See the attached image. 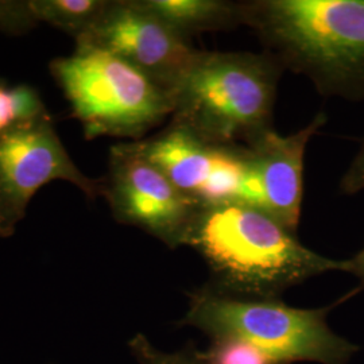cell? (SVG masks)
<instances>
[{
    "label": "cell",
    "instance_id": "obj_4",
    "mask_svg": "<svg viewBox=\"0 0 364 364\" xmlns=\"http://www.w3.org/2000/svg\"><path fill=\"white\" fill-rule=\"evenodd\" d=\"M318 309L289 306L279 299H237L207 285L189 293L180 326H195L216 338H237L278 360L347 364L359 347L336 335L326 323L331 309L353 296Z\"/></svg>",
    "mask_w": 364,
    "mask_h": 364
},
{
    "label": "cell",
    "instance_id": "obj_16",
    "mask_svg": "<svg viewBox=\"0 0 364 364\" xmlns=\"http://www.w3.org/2000/svg\"><path fill=\"white\" fill-rule=\"evenodd\" d=\"M37 26L34 22L28 1H0V28L6 33L22 34Z\"/></svg>",
    "mask_w": 364,
    "mask_h": 364
},
{
    "label": "cell",
    "instance_id": "obj_14",
    "mask_svg": "<svg viewBox=\"0 0 364 364\" xmlns=\"http://www.w3.org/2000/svg\"><path fill=\"white\" fill-rule=\"evenodd\" d=\"M195 353L203 364H290L237 338H216L207 351Z\"/></svg>",
    "mask_w": 364,
    "mask_h": 364
},
{
    "label": "cell",
    "instance_id": "obj_1",
    "mask_svg": "<svg viewBox=\"0 0 364 364\" xmlns=\"http://www.w3.org/2000/svg\"><path fill=\"white\" fill-rule=\"evenodd\" d=\"M183 246L205 262L209 289L237 299H279L313 277L346 272V260L305 247L266 210L243 203L201 207Z\"/></svg>",
    "mask_w": 364,
    "mask_h": 364
},
{
    "label": "cell",
    "instance_id": "obj_11",
    "mask_svg": "<svg viewBox=\"0 0 364 364\" xmlns=\"http://www.w3.org/2000/svg\"><path fill=\"white\" fill-rule=\"evenodd\" d=\"M144 7L183 38L243 26L239 1L227 0H141Z\"/></svg>",
    "mask_w": 364,
    "mask_h": 364
},
{
    "label": "cell",
    "instance_id": "obj_5",
    "mask_svg": "<svg viewBox=\"0 0 364 364\" xmlns=\"http://www.w3.org/2000/svg\"><path fill=\"white\" fill-rule=\"evenodd\" d=\"M50 72L69 102L84 136L144 139L174 109L173 96L138 69L103 49L76 43Z\"/></svg>",
    "mask_w": 364,
    "mask_h": 364
},
{
    "label": "cell",
    "instance_id": "obj_12",
    "mask_svg": "<svg viewBox=\"0 0 364 364\" xmlns=\"http://www.w3.org/2000/svg\"><path fill=\"white\" fill-rule=\"evenodd\" d=\"M34 22L57 27L75 38L84 36L105 14V0H27Z\"/></svg>",
    "mask_w": 364,
    "mask_h": 364
},
{
    "label": "cell",
    "instance_id": "obj_15",
    "mask_svg": "<svg viewBox=\"0 0 364 364\" xmlns=\"http://www.w3.org/2000/svg\"><path fill=\"white\" fill-rule=\"evenodd\" d=\"M130 348L141 364H203L196 356L195 350L166 353L156 350L144 335H136L131 338Z\"/></svg>",
    "mask_w": 364,
    "mask_h": 364
},
{
    "label": "cell",
    "instance_id": "obj_7",
    "mask_svg": "<svg viewBox=\"0 0 364 364\" xmlns=\"http://www.w3.org/2000/svg\"><path fill=\"white\" fill-rule=\"evenodd\" d=\"M76 185L88 198L105 195V181L78 169L57 135L50 114L0 136V236H11L30 200L49 182Z\"/></svg>",
    "mask_w": 364,
    "mask_h": 364
},
{
    "label": "cell",
    "instance_id": "obj_17",
    "mask_svg": "<svg viewBox=\"0 0 364 364\" xmlns=\"http://www.w3.org/2000/svg\"><path fill=\"white\" fill-rule=\"evenodd\" d=\"M362 191H364V139L338 183V192L341 195H356Z\"/></svg>",
    "mask_w": 364,
    "mask_h": 364
},
{
    "label": "cell",
    "instance_id": "obj_9",
    "mask_svg": "<svg viewBox=\"0 0 364 364\" xmlns=\"http://www.w3.org/2000/svg\"><path fill=\"white\" fill-rule=\"evenodd\" d=\"M76 43L117 55L171 96L200 52L189 39L149 11L141 0L111 1L102 18Z\"/></svg>",
    "mask_w": 364,
    "mask_h": 364
},
{
    "label": "cell",
    "instance_id": "obj_18",
    "mask_svg": "<svg viewBox=\"0 0 364 364\" xmlns=\"http://www.w3.org/2000/svg\"><path fill=\"white\" fill-rule=\"evenodd\" d=\"M346 273L356 277L360 282V287H364V247L356 252L351 259L346 260Z\"/></svg>",
    "mask_w": 364,
    "mask_h": 364
},
{
    "label": "cell",
    "instance_id": "obj_3",
    "mask_svg": "<svg viewBox=\"0 0 364 364\" xmlns=\"http://www.w3.org/2000/svg\"><path fill=\"white\" fill-rule=\"evenodd\" d=\"M284 68L270 53L200 50L173 93V123L210 144L251 146L274 130Z\"/></svg>",
    "mask_w": 364,
    "mask_h": 364
},
{
    "label": "cell",
    "instance_id": "obj_6",
    "mask_svg": "<svg viewBox=\"0 0 364 364\" xmlns=\"http://www.w3.org/2000/svg\"><path fill=\"white\" fill-rule=\"evenodd\" d=\"M132 142L201 207L243 203L262 208V188L246 146L210 144L173 122L156 135Z\"/></svg>",
    "mask_w": 364,
    "mask_h": 364
},
{
    "label": "cell",
    "instance_id": "obj_8",
    "mask_svg": "<svg viewBox=\"0 0 364 364\" xmlns=\"http://www.w3.org/2000/svg\"><path fill=\"white\" fill-rule=\"evenodd\" d=\"M105 195L117 223L141 228L170 248L183 246L201 208L146 159L134 142L109 150Z\"/></svg>",
    "mask_w": 364,
    "mask_h": 364
},
{
    "label": "cell",
    "instance_id": "obj_2",
    "mask_svg": "<svg viewBox=\"0 0 364 364\" xmlns=\"http://www.w3.org/2000/svg\"><path fill=\"white\" fill-rule=\"evenodd\" d=\"M243 26L326 97L364 100V0H245Z\"/></svg>",
    "mask_w": 364,
    "mask_h": 364
},
{
    "label": "cell",
    "instance_id": "obj_13",
    "mask_svg": "<svg viewBox=\"0 0 364 364\" xmlns=\"http://www.w3.org/2000/svg\"><path fill=\"white\" fill-rule=\"evenodd\" d=\"M46 114L49 112L33 87L0 80V136Z\"/></svg>",
    "mask_w": 364,
    "mask_h": 364
},
{
    "label": "cell",
    "instance_id": "obj_10",
    "mask_svg": "<svg viewBox=\"0 0 364 364\" xmlns=\"http://www.w3.org/2000/svg\"><path fill=\"white\" fill-rule=\"evenodd\" d=\"M326 120V114L318 112L308 126L294 134L279 135L270 130L248 146L262 188V209L294 234L304 198L306 146Z\"/></svg>",
    "mask_w": 364,
    "mask_h": 364
}]
</instances>
